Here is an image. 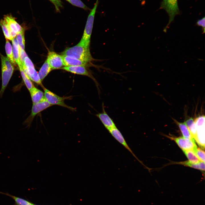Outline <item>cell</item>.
<instances>
[{"label":"cell","instance_id":"f546056e","mask_svg":"<svg viewBox=\"0 0 205 205\" xmlns=\"http://www.w3.org/2000/svg\"><path fill=\"white\" fill-rule=\"evenodd\" d=\"M49 0L54 5L56 10L57 12H60V9L63 7L62 2L60 0Z\"/></svg>","mask_w":205,"mask_h":205},{"label":"cell","instance_id":"cb8c5ba5","mask_svg":"<svg viewBox=\"0 0 205 205\" xmlns=\"http://www.w3.org/2000/svg\"><path fill=\"white\" fill-rule=\"evenodd\" d=\"M179 163L186 166L197 169L202 171H204L205 170V163L204 162H203L200 161L198 163L193 164L190 163L188 161H186L180 162Z\"/></svg>","mask_w":205,"mask_h":205},{"label":"cell","instance_id":"d6986e66","mask_svg":"<svg viewBox=\"0 0 205 205\" xmlns=\"http://www.w3.org/2000/svg\"><path fill=\"white\" fill-rule=\"evenodd\" d=\"M52 70L46 60L38 73L39 78L42 82Z\"/></svg>","mask_w":205,"mask_h":205},{"label":"cell","instance_id":"e0dca14e","mask_svg":"<svg viewBox=\"0 0 205 205\" xmlns=\"http://www.w3.org/2000/svg\"><path fill=\"white\" fill-rule=\"evenodd\" d=\"M29 92L33 104L38 103L44 98V92L34 86Z\"/></svg>","mask_w":205,"mask_h":205},{"label":"cell","instance_id":"52a82bcc","mask_svg":"<svg viewBox=\"0 0 205 205\" xmlns=\"http://www.w3.org/2000/svg\"><path fill=\"white\" fill-rule=\"evenodd\" d=\"M197 131L196 141L201 147L204 149L205 145V116L201 115L195 119Z\"/></svg>","mask_w":205,"mask_h":205},{"label":"cell","instance_id":"8992f818","mask_svg":"<svg viewBox=\"0 0 205 205\" xmlns=\"http://www.w3.org/2000/svg\"><path fill=\"white\" fill-rule=\"evenodd\" d=\"M22 68L24 72L31 80L40 85L43 88L44 87L33 63L28 56L24 59V65L23 66Z\"/></svg>","mask_w":205,"mask_h":205},{"label":"cell","instance_id":"7402d4cb","mask_svg":"<svg viewBox=\"0 0 205 205\" xmlns=\"http://www.w3.org/2000/svg\"><path fill=\"white\" fill-rule=\"evenodd\" d=\"M0 193L5 194L13 198L15 201L16 205H34L30 202L21 198L11 195L8 193L1 192Z\"/></svg>","mask_w":205,"mask_h":205},{"label":"cell","instance_id":"2e32d148","mask_svg":"<svg viewBox=\"0 0 205 205\" xmlns=\"http://www.w3.org/2000/svg\"><path fill=\"white\" fill-rule=\"evenodd\" d=\"M12 51L14 60L18 64L19 69L22 68V66L20 58V48L16 39L13 38L12 40Z\"/></svg>","mask_w":205,"mask_h":205},{"label":"cell","instance_id":"484cf974","mask_svg":"<svg viewBox=\"0 0 205 205\" xmlns=\"http://www.w3.org/2000/svg\"><path fill=\"white\" fill-rule=\"evenodd\" d=\"M19 69L24 84L29 91L34 86L31 80L24 72L23 69L20 68Z\"/></svg>","mask_w":205,"mask_h":205},{"label":"cell","instance_id":"f1b7e54d","mask_svg":"<svg viewBox=\"0 0 205 205\" xmlns=\"http://www.w3.org/2000/svg\"><path fill=\"white\" fill-rule=\"evenodd\" d=\"M200 160L202 162H205V152L200 148H197L194 152Z\"/></svg>","mask_w":205,"mask_h":205},{"label":"cell","instance_id":"4fadbf2b","mask_svg":"<svg viewBox=\"0 0 205 205\" xmlns=\"http://www.w3.org/2000/svg\"><path fill=\"white\" fill-rule=\"evenodd\" d=\"M96 116L108 130L116 127L113 120L106 112L103 103L102 104V112L97 114Z\"/></svg>","mask_w":205,"mask_h":205},{"label":"cell","instance_id":"30bf717a","mask_svg":"<svg viewBox=\"0 0 205 205\" xmlns=\"http://www.w3.org/2000/svg\"><path fill=\"white\" fill-rule=\"evenodd\" d=\"M3 19L8 25L11 35L13 38L23 30L22 27L16 21L15 18L11 15H5Z\"/></svg>","mask_w":205,"mask_h":205},{"label":"cell","instance_id":"5bb4252c","mask_svg":"<svg viewBox=\"0 0 205 205\" xmlns=\"http://www.w3.org/2000/svg\"><path fill=\"white\" fill-rule=\"evenodd\" d=\"M108 131L115 139L127 149L139 162L142 163L129 147L122 134L116 127Z\"/></svg>","mask_w":205,"mask_h":205},{"label":"cell","instance_id":"9c48e42d","mask_svg":"<svg viewBox=\"0 0 205 205\" xmlns=\"http://www.w3.org/2000/svg\"><path fill=\"white\" fill-rule=\"evenodd\" d=\"M86 67L82 66H64L61 69L71 73L86 76L91 79L95 82L99 93V84L91 73L86 68Z\"/></svg>","mask_w":205,"mask_h":205},{"label":"cell","instance_id":"4dcf8cb0","mask_svg":"<svg viewBox=\"0 0 205 205\" xmlns=\"http://www.w3.org/2000/svg\"><path fill=\"white\" fill-rule=\"evenodd\" d=\"M205 17H204L201 19L198 20L196 22V25L202 28L203 33L205 32Z\"/></svg>","mask_w":205,"mask_h":205},{"label":"cell","instance_id":"7c38bea8","mask_svg":"<svg viewBox=\"0 0 205 205\" xmlns=\"http://www.w3.org/2000/svg\"><path fill=\"white\" fill-rule=\"evenodd\" d=\"M46 60L52 70L61 68L64 66L62 55L53 51H49Z\"/></svg>","mask_w":205,"mask_h":205},{"label":"cell","instance_id":"ac0fdd59","mask_svg":"<svg viewBox=\"0 0 205 205\" xmlns=\"http://www.w3.org/2000/svg\"><path fill=\"white\" fill-rule=\"evenodd\" d=\"M184 123L192 137L196 140L197 139L196 128L194 119L192 117L186 120Z\"/></svg>","mask_w":205,"mask_h":205},{"label":"cell","instance_id":"7a4b0ae2","mask_svg":"<svg viewBox=\"0 0 205 205\" xmlns=\"http://www.w3.org/2000/svg\"><path fill=\"white\" fill-rule=\"evenodd\" d=\"M99 2V0H97L93 7L90 10L87 17L82 37L79 43L81 44L87 46H90L95 15Z\"/></svg>","mask_w":205,"mask_h":205},{"label":"cell","instance_id":"5b68a950","mask_svg":"<svg viewBox=\"0 0 205 205\" xmlns=\"http://www.w3.org/2000/svg\"><path fill=\"white\" fill-rule=\"evenodd\" d=\"M43 89L44 91L45 98L47 101L52 106L53 105H58L67 108L73 111L75 110L74 108L67 105L64 102V100L69 98V97H60L46 89L44 87Z\"/></svg>","mask_w":205,"mask_h":205},{"label":"cell","instance_id":"44dd1931","mask_svg":"<svg viewBox=\"0 0 205 205\" xmlns=\"http://www.w3.org/2000/svg\"><path fill=\"white\" fill-rule=\"evenodd\" d=\"M189 161L190 163L196 164L200 162V160L194 151L192 150H183Z\"/></svg>","mask_w":205,"mask_h":205},{"label":"cell","instance_id":"d4e9b609","mask_svg":"<svg viewBox=\"0 0 205 205\" xmlns=\"http://www.w3.org/2000/svg\"><path fill=\"white\" fill-rule=\"evenodd\" d=\"M0 26H1L6 39L12 40L13 38L10 34L8 26L3 19L0 20Z\"/></svg>","mask_w":205,"mask_h":205},{"label":"cell","instance_id":"4316f807","mask_svg":"<svg viewBox=\"0 0 205 205\" xmlns=\"http://www.w3.org/2000/svg\"><path fill=\"white\" fill-rule=\"evenodd\" d=\"M16 40L19 46L20 50H24L25 40L23 29L17 35Z\"/></svg>","mask_w":205,"mask_h":205},{"label":"cell","instance_id":"6da1fadb","mask_svg":"<svg viewBox=\"0 0 205 205\" xmlns=\"http://www.w3.org/2000/svg\"><path fill=\"white\" fill-rule=\"evenodd\" d=\"M62 55L73 58L89 63L94 60L90 53L89 46L78 43L76 45L66 49Z\"/></svg>","mask_w":205,"mask_h":205},{"label":"cell","instance_id":"ffe728a7","mask_svg":"<svg viewBox=\"0 0 205 205\" xmlns=\"http://www.w3.org/2000/svg\"><path fill=\"white\" fill-rule=\"evenodd\" d=\"M174 121L178 126L184 138L190 140H195L192 137L184 122H179L175 120Z\"/></svg>","mask_w":205,"mask_h":205},{"label":"cell","instance_id":"9a60e30c","mask_svg":"<svg viewBox=\"0 0 205 205\" xmlns=\"http://www.w3.org/2000/svg\"><path fill=\"white\" fill-rule=\"evenodd\" d=\"M64 65L65 66H88L89 63L70 57L62 55Z\"/></svg>","mask_w":205,"mask_h":205},{"label":"cell","instance_id":"1f68e13d","mask_svg":"<svg viewBox=\"0 0 205 205\" xmlns=\"http://www.w3.org/2000/svg\"><path fill=\"white\" fill-rule=\"evenodd\" d=\"M28 56L24 50H21L20 49V58L22 67L24 65V60L25 58Z\"/></svg>","mask_w":205,"mask_h":205},{"label":"cell","instance_id":"277c9868","mask_svg":"<svg viewBox=\"0 0 205 205\" xmlns=\"http://www.w3.org/2000/svg\"><path fill=\"white\" fill-rule=\"evenodd\" d=\"M160 8L165 10L169 17V22L163 30V31L166 32L170 24L173 21L175 16L180 13L178 0H163L161 5Z\"/></svg>","mask_w":205,"mask_h":205},{"label":"cell","instance_id":"ba28073f","mask_svg":"<svg viewBox=\"0 0 205 205\" xmlns=\"http://www.w3.org/2000/svg\"><path fill=\"white\" fill-rule=\"evenodd\" d=\"M52 106L44 98L36 104H33L31 113L25 121V123L30 126L35 116L42 111Z\"/></svg>","mask_w":205,"mask_h":205},{"label":"cell","instance_id":"3957f363","mask_svg":"<svg viewBox=\"0 0 205 205\" xmlns=\"http://www.w3.org/2000/svg\"><path fill=\"white\" fill-rule=\"evenodd\" d=\"M2 85L0 90V98L7 86L13 75L14 68L13 64L7 57L1 55Z\"/></svg>","mask_w":205,"mask_h":205},{"label":"cell","instance_id":"83f0119b","mask_svg":"<svg viewBox=\"0 0 205 205\" xmlns=\"http://www.w3.org/2000/svg\"><path fill=\"white\" fill-rule=\"evenodd\" d=\"M72 5L82 8L86 11H90L91 9L86 6L81 0H65Z\"/></svg>","mask_w":205,"mask_h":205},{"label":"cell","instance_id":"8fae6325","mask_svg":"<svg viewBox=\"0 0 205 205\" xmlns=\"http://www.w3.org/2000/svg\"><path fill=\"white\" fill-rule=\"evenodd\" d=\"M170 138L175 141L183 151L191 150L194 152L197 148L195 140L186 139L183 137H170Z\"/></svg>","mask_w":205,"mask_h":205},{"label":"cell","instance_id":"603a6c76","mask_svg":"<svg viewBox=\"0 0 205 205\" xmlns=\"http://www.w3.org/2000/svg\"><path fill=\"white\" fill-rule=\"evenodd\" d=\"M5 49L8 59L12 64L15 65V62L13 57L12 48L11 44L7 39H6Z\"/></svg>","mask_w":205,"mask_h":205}]
</instances>
